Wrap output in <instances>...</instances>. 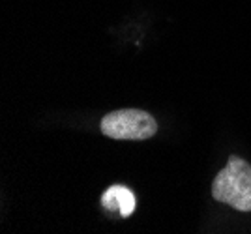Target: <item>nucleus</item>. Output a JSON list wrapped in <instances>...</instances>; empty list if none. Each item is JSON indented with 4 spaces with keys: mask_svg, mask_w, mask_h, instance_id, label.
<instances>
[{
    "mask_svg": "<svg viewBox=\"0 0 251 234\" xmlns=\"http://www.w3.org/2000/svg\"><path fill=\"white\" fill-rule=\"evenodd\" d=\"M212 195L240 212H251V165L230 156L227 167L218 172L212 184Z\"/></svg>",
    "mask_w": 251,
    "mask_h": 234,
    "instance_id": "1",
    "label": "nucleus"
},
{
    "mask_svg": "<svg viewBox=\"0 0 251 234\" xmlns=\"http://www.w3.org/2000/svg\"><path fill=\"white\" fill-rule=\"evenodd\" d=\"M101 204L109 212H120V215H131L135 210V195L124 186H111L101 197Z\"/></svg>",
    "mask_w": 251,
    "mask_h": 234,
    "instance_id": "3",
    "label": "nucleus"
},
{
    "mask_svg": "<svg viewBox=\"0 0 251 234\" xmlns=\"http://www.w3.org/2000/svg\"><path fill=\"white\" fill-rule=\"evenodd\" d=\"M101 131L116 140H145L156 133L157 124L147 111L120 109L103 117Z\"/></svg>",
    "mask_w": 251,
    "mask_h": 234,
    "instance_id": "2",
    "label": "nucleus"
}]
</instances>
